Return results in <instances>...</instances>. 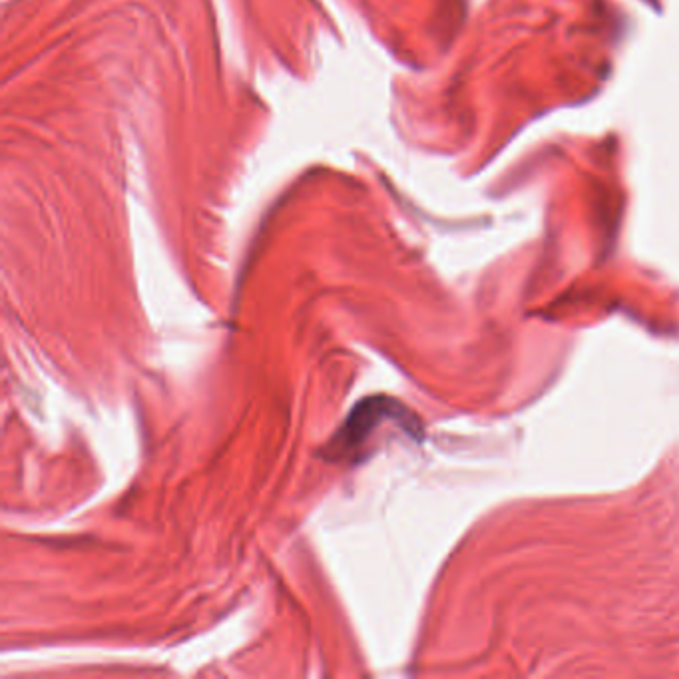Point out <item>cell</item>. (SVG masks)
Masks as SVG:
<instances>
[{"instance_id":"cell-1","label":"cell","mask_w":679,"mask_h":679,"mask_svg":"<svg viewBox=\"0 0 679 679\" xmlns=\"http://www.w3.org/2000/svg\"><path fill=\"white\" fill-rule=\"evenodd\" d=\"M403 409L387 397H369L361 401L345 419L341 429L325 447V458L333 462H355L363 458V449L371 443L373 433L385 421L401 417Z\"/></svg>"}]
</instances>
